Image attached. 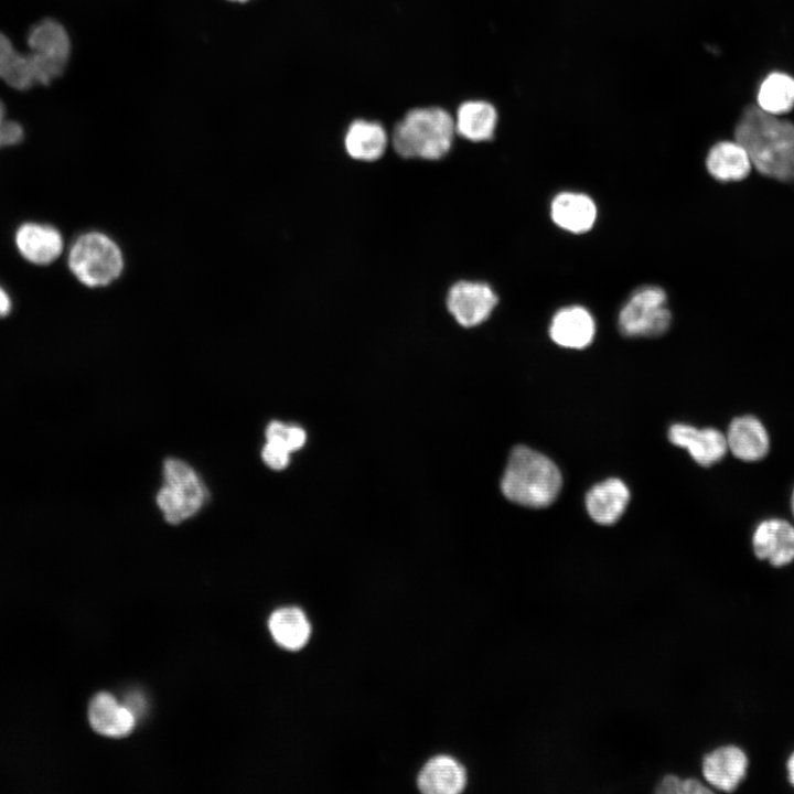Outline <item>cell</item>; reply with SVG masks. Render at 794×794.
Returning a JSON list of instances; mask_svg holds the SVG:
<instances>
[{
  "instance_id": "cell-1",
  "label": "cell",
  "mask_w": 794,
  "mask_h": 794,
  "mask_svg": "<svg viewBox=\"0 0 794 794\" xmlns=\"http://www.w3.org/2000/svg\"><path fill=\"white\" fill-rule=\"evenodd\" d=\"M734 138L761 174L794 181V125L791 121L749 106L736 126Z\"/></svg>"
},
{
  "instance_id": "cell-2",
  "label": "cell",
  "mask_w": 794,
  "mask_h": 794,
  "mask_svg": "<svg viewBox=\"0 0 794 794\" xmlns=\"http://www.w3.org/2000/svg\"><path fill=\"white\" fill-rule=\"evenodd\" d=\"M561 483V473L549 458L518 446L511 452L501 489L511 502L541 508L556 500Z\"/></svg>"
},
{
  "instance_id": "cell-3",
  "label": "cell",
  "mask_w": 794,
  "mask_h": 794,
  "mask_svg": "<svg viewBox=\"0 0 794 794\" xmlns=\"http://www.w3.org/2000/svg\"><path fill=\"white\" fill-rule=\"evenodd\" d=\"M454 119L441 107H417L399 120L391 132L395 152L405 159L440 160L451 150Z\"/></svg>"
},
{
  "instance_id": "cell-4",
  "label": "cell",
  "mask_w": 794,
  "mask_h": 794,
  "mask_svg": "<svg viewBox=\"0 0 794 794\" xmlns=\"http://www.w3.org/2000/svg\"><path fill=\"white\" fill-rule=\"evenodd\" d=\"M67 265L79 282L89 288H99L119 278L124 270V256L117 243L108 235L92 230L73 242Z\"/></svg>"
},
{
  "instance_id": "cell-5",
  "label": "cell",
  "mask_w": 794,
  "mask_h": 794,
  "mask_svg": "<svg viewBox=\"0 0 794 794\" xmlns=\"http://www.w3.org/2000/svg\"><path fill=\"white\" fill-rule=\"evenodd\" d=\"M165 484L157 502L170 524H179L193 516L204 501L203 485L194 470L179 459H167L163 464Z\"/></svg>"
},
{
  "instance_id": "cell-6",
  "label": "cell",
  "mask_w": 794,
  "mask_h": 794,
  "mask_svg": "<svg viewBox=\"0 0 794 794\" xmlns=\"http://www.w3.org/2000/svg\"><path fill=\"white\" fill-rule=\"evenodd\" d=\"M672 314L666 292L658 286L637 288L621 308L620 331L626 336H657L667 331Z\"/></svg>"
},
{
  "instance_id": "cell-7",
  "label": "cell",
  "mask_w": 794,
  "mask_h": 794,
  "mask_svg": "<svg viewBox=\"0 0 794 794\" xmlns=\"http://www.w3.org/2000/svg\"><path fill=\"white\" fill-rule=\"evenodd\" d=\"M498 298L486 282L461 280L453 283L446 304L454 320L464 328L485 322L494 311Z\"/></svg>"
},
{
  "instance_id": "cell-8",
  "label": "cell",
  "mask_w": 794,
  "mask_h": 794,
  "mask_svg": "<svg viewBox=\"0 0 794 794\" xmlns=\"http://www.w3.org/2000/svg\"><path fill=\"white\" fill-rule=\"evenodd\" d=\"M748 769V754L736 744L711 750L701 762V773L708 785L722 792L737 790L745 779Z\"/></svg>"
},
{
  "instance_id": "cell-9",
  "label": "cell",
  "mask_w": 794,
  "mask_h": 794,
  "mask_svg": "<svg viewBox=\"0 0 794 794\" xmlns=\"http://www.w3.org/2000/svg\"><path fill=\"white\" fill-rule=\"evenodd\" d=\"M755 557L780 568L794 561V526L787 521L769 518L762 521L752 535Z\"/></svg>"
},
{
  "instance_id": "cell-10",
  "label": "cell",
  "mask_w": 794,
  "mask_h": 794,
  "mask_svg": "<svg viewBox=\"0 0 794 794\" xmlns=\"http://www.w3.org/2000/svg\"><path fill=\"white\" fill-rule=\"evenodd\" d=\"M668 438L673 444L686 449L702 466L719 462L728 451L726 436L715 428L698 429L676 423L669 428Z\"/></svg>"
},
{
  "instance_id": "cell-11",
  "label": "cell",
  "mask_w": 794,
  "mask_h": 794,
  "mask_svg": "<svg viewBox=\"0 0 794 794\" xmlns=\"http://www.w3.org/2000/svg\"><path fill=\"white\" fill-rule=\"evenodd\" d=\"M14 243L20 255L34 265H50L62 254L64 240L52 225L26 222L19 226Z\"/></svg>"
},
{
  "instance_id": "cell-12",
  "label": "cell",
  "mask_w": 794,
  "mask_h": 794,
  "mask_svg": "<svg viewBox=\"0 0 794 794\" xmlns=\"http://www.w3.org/2000/svg\"><path fill=\"white\" fill-rule=\"evenodd\" d=\"M30 52L43 60L58 76L71 56V40L65 28L53 19H44L28 33Z\"/></svg>"
},
{
  "instance_id": "cell-13",
  "label": "cell",
  "mask_w": 794,
  "mask_h": 794,
  "mask_svg": "<svg viewBox=\"0 0 794 794\" xmlns=\"http://www.w3.org/2000/svg\"><path fill=\"white\" fill-rule=\"evenodd\" d=\"M594 333L593 316L581 305L561 308L555 313L549 325L551 340L566 348H584L592 342Z\"/></svg>"
},
{
  "instance_id": "cell-14",
  "label": "cell",
  "mask_w": 794,
  "mask_h": 794,
  "mask_svg": "<svg viewBox=\"0 0 794 794\" xmlns=\"http://www.w3.org/2000/svg\"><path fill=\"white\" fill-rule=\"evenodd\" d=\"M728 450L742 461L763 459L770 449V438L763 423L752 415L734 418L726 434Z\"/></svg>"
},
{
  "instance_id": "cell-15",
  "label": "cell",
  "mask_w": 794,
  "mask_h": 794,
  "mask_svg": "<svg viewBox=\"0 0 794 794\" xmlns=\"http://www.w3.org/2000/svg\"><path fill=\"white\" fill-rule=\"evenodd\" d=\"M593 200L583 193H558L550 204L552 222L564 230L582 234L592 228L597 219Z\"/></svg>"
},
{
  "instance_id": "cell-16",
  "label": "cell",
  "mask_w": 794,
  "mask_h": 794,
  "mask_svg": "<svg viewBox=\"0 0 794 794\" xmlns=\"http://www.w3.org/2000/svg\"><path fill=\"white\" fill-rule=\"evenodd\" d=\"M88 719L97 733L110 738H122L132 732L137 718L111 694L99 693L89 702Z\"/></svg>"
},
{
  "instance_id": "cell-17",
  "label": "cell",
  "mask_w": 794,
  "mask_h": 794,
  "mask_svg": "<svg viewBox=\"0 0 794 794\" xmlns=\"http://www.w3.org/2000/svg\"><path fill=\"white\" fill-rule=\"evenodd\" d=\"M629 500L627 486L621 480L612 478L596 484L587 493L586 508L594 522L611 525L624 513Z\"/></svg>"
},
{
  "instance_id": "cell-18",
  "label": "cell",
  "mask_w": 794,
  "mask_h": 794,
  "mask_svg": "<svg viewBox=\"0 0 794 794\" xmlns=\"http://www.w3.org/2000/svg\"><path fill=\"white\" fill-rule=\"evenodd\" d=\"M417 785L426 794H457L466 785V772L453 758L438 755L421 769Z\"/></svg>"
},
{
  "instance_id": "cell-19",
  "label": "cell",
  "mask_w": 794,
  "mask_h": 794,
  "mask_svg": "<svg viewBox=\"0 0 794 794\" xmlns=\"http://www.w3.org/2000/svg\"><path fill=\"white\" fill-rule=\"evenodd\" d=\"M388 146V135L377 121L356 119L346 129L344 148L354 160L373 162L380 159Z\"/></svg>"
},
{
  "instance_id": "cell-20",
  "label": "cell",
  "mask_w": 794,
  "mask_h": 794,
  "mask_svg": "<svg viewBox=\"0 0 794 794\" xmlns=\"http://www.w3.org/2000/svg\"><path fill=\"white\" fill-rule=\"evenodd\" d=\"M453 119L455 133L460 137L472 142L489 141L494 137L497 111L486 100H466L460 104Z\"/></svg>"
},
{
  "instance_id": "cell-21",
  "label": "cell",
  "mask_w": 794,
  "mask_h": 794,
  "mask_svg": "<svg viewBox=\"0 0 794 794\" xmlns=\"http://www.w3.org/2000/svg\"><path fill=\"white\" fill-rule=\"evenodd\" d=\"M706 167L712 178L721 182L745 179L752 168L744 148L737 141H720L711 147Z\"/></svg>"
},
{
  "instance_id": "cell-22",
  "label": "cell",
  "mask_w": 794,
  "mask_h": 794,
  "mask_svg": "<svg viewBox=\"0 0 794 794\" xmlns=\"http://www.w3.org/2000/svg\"><path fill=\"white\" fill-rule=\"evenodd\" d=\"M268 626L276 643L288 651L302 648L311 633L305 614L294 607L276 610L269 618Z\"/></svg>"
},
{
  "instance_id": "cell-23",
  "label": "cell",
  "mask_w": 794,
  "mask_h": 794,
  "mask_svg": "<svg viewBox=\"0 0 794 794\" xmlns=\"http://www.w3.org/2000/svg\"><path fill=\"white\" fill-rule=\"evenodd\" d=\"M758 107L781 115L794 107V78L784 73H772L761 84L758 93Z\"/></svg>"
},
{
  "instance_id": "cell-24",
  "label": "cell",
  "mask_w": 794,
  "mask_h": 794,
  "mask_svg": "<svg viewBox=\"0 0 794 794\" xmlns=\"http://www.w3.org/2000/svg\"><path fill=\"white\" fill-rule=\"evenodd\" d=\"M266 438L268 442L275 443L291 453L304 444L307 434L301 427L272 421L267 427Z\"/></svg>"
},
{
  "instance_id": "cell-25",
  "label": "cell",
  "mask_w": 794,
  "mask_h": 794,
  "mask_svg": "<svg viewBox=\"0 0 794 794\" xmlns=\"http://www.w3.org/2000/svg\"><path fill=\"white\" fill-rule=\"evenodd\" d=\"M261 457L264 462L273 470L285 469L290 461L289 451L268 441L262 449Z\"/></svg>"
},
{
  "instance_id": "cell-26",
  "label": "cell",
  "mask_w": 794,
  "mask_h": 794,
  "mask_svg": "<svg viewBox=\"0 0 794 794\" xmlns=\"http://www.w3.org/2000/svg\"><path fill=\"white\" fill-rule=\"evenodd\" d=\"M24 138L22 126L13 120H4L0 128V148L14 146Z\"/></svg>"
},
{
  "instance_id": "cell-27",
  "label": "cell",
  "mask_w": 794,
  "mask_h": 794,
  "mask_svg": "<svg viewBox=\"0 0 794 794\" xmlns=\"http://www.w3.org/2000/svg\"><path fill=\"white\" fill-rule=\"evenodd\" d=\"M17 53L10 39L0 32V78L10 66Z\"/></svg>"
},
{
  "instance_id": "cell-28",
  "label": "cell",
  "mask_w": 794,
  "mask_h": 794,
  "mask_svg": "<svg viewBox=\"0 0 794 794\" xmlns=\"http://www.w3.org/2000/svg\"><path fill=\"white\" fill-rule=\"evenodd\" d=\"M712 790L705 786L699 780L696 779H685L679 780L678 784V792L677 794L686 793V794H699V793H711Z\"/></svg>"
},
{
  "instance_id": "cell-29",
  "label": "cell",
  "mask_w": 794,
  "mask_h": 794,
  "mask_svg": "<svg viewBox=\"0 0 794 794\" xmlns=\"http://www.w3.org/2000/svg\"><path fill=\"white\" fill-rule=\"evenodd\" d=\"M679 777L673 774L666 775L662 779V781L658 783L656 792L658 793H677L678 792V784H679Z\"/></svg>"
},
{
  "instance_id": "cell-30",
  "label": "cell",
  "mask_w": 794,
  "mask_h": 794,
  "mask_svg": "<svg viewBox=\"0 0 794 794\" xmlns=\"http://www.w3.org/2000/svg\"><path fill=\"white\" fill-rule=\"evenodd\" d=\"M132 715L137 718L143 710L146 704L143 698L139 694H131L128 696L127 702L125 705Z\"/></svg>"
},
{
  "instance_id": "cell-31",
  "label": "cell",
  "mask_w": 794,
  "mask_h": 794,
  "mask_svg": "<svg viewBox=\"0 0 794 794\" xmlns=\"http://www.w3.org/2000/svg\"><path fill=\"white\" fill-rule=\"evenodd\" d=\"M12 310V300L4 288L0 286V318H6Z\"/></svg>"
},
{
  "instance_id": "cell-32",
  "label": "cell",
  "mask_w": 794,
  "mask_h": 794,
  "mask_svg": "<svg viewBox=\"0 0 794 794\" xmlns=\"http://www.w3.org/2000/svg\"><path fill=\"white\" fill-rule=\"evenodd\" d=\"M786 775L790 784L794 787V751L786 760Z\"/></svg>"
},
{
  "instance_id": "cell-33",
  "label": "cell",
  "mask_w": 794,
  "mask_h": 794,
  "mask_svg": "<svg viewBox=\"0 0 794 794\" xmlns=\"http://www.w3.org/2000/svg\"><path fill=\"white\" fill-rule=\"evenodd\" d=\"M4 120H6L4 119V107H3L2 103L0 101V128H1L2 124L4 122Z\"/></svg>"
},
{
  "instance_id": "cell-34",
  "label": "cell",
  "mask_w": 794,
  "mask_h": 794,
  "mask_svg": "<svg viewBox=\"0 0 794 794\" xmlns=\"http://www.w3.org/2000/svg\"><path fill=\"white\" fill-rule=\"evenodd\" d=\"M791 505H792V512H793V516H794V490H793V493H792Z\"/></svg>"
},
{
  "instance_id": "cell-35",
  "label": "cell",
  "mask_w": 794,
  "mask_h": 794,
  "mask_svg": "<svg viewBox=\"0 0 794 794\" xmlns=\"http://www.w3.org/2000/svg\"><path fill=\"white\" fill-rule=\"evenodd\" d=\"M229 1H235V2H246V1H248V0H229Z\"/></svg>"
}]
</instances>
